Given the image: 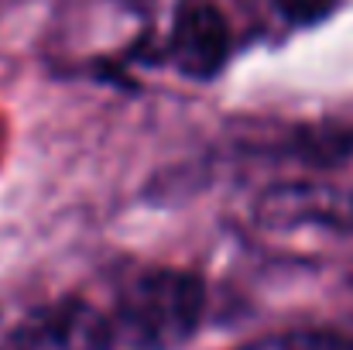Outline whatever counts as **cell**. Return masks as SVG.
Instances as JSON below:
<instances>
[{
	"instance_id": "cell-1",
	"label": "cell",
	"mask_w": 353,
	"mask_h": 350,
	"mask_svg": "<svg viewBox=\"0 0 353 350\" xmlns=\"http://www.w3.org/2000/svg\"><path fill=\"white\" fill-rule=\"evenodd\" d=\"M206 285L182 268H137L117 289V327L144 350H172L196 337Z\"/></svg>"
},
{
	"instance_id": "cell-2",
	"label": "cell",
	"mask_w": 353,
	"mask_h": 350,
	"mask_svg": "<svg viewBox=\"0 0 353 350\" xmlns=\"http://www.w3.org/2000/svg\"><path fill=\"white\" fill-rule=\"evenodd\" d=\"M234 52V31L227 14L210 0H185L172 21L168 62L189 79H213L223 72Z\"/></svg>"
},
{
	"instance_id": "cell-3",
	"label": "cell",
	"mask_w": 353,
	"mask_h": 350,
	"mask_svg": "<svg viewBox=\"0 0 353 350\" xmlns=\"http://www.w3.org/2000/svg\"><path fill=\"white\" fill-rule=\"evenodd\" d=\"M257 224L268 231L319 227L353 237V189L288 182L274 186L257 200Z\"/></svg>"
},
{
	"instance_id": "cell-4",
	"label": "cell",
	"mask_w": 353,
	"mask_h": 350,
	"mask_svg": "<svg viewBox=\"0 0 353 350\" xmlns=\"http://www.w3.org/2000/svg\"><path fill=\"white\" fill-rule=\"evenodd\" d=\"M117 327L83 299H62L38 309L17 333V350H110Z\"/></svg>"
},
{
	"instance_id": "cell-5",
	"label": "cell",
	"mask_w": 353,
	"mask_h": 350,
	"mask_svg": "<svg viewBox=\"0 0 353 350\" xmlns=\"http://www.w3.org/2000/svg\"><path fill=\"white\" fill-rule=\"evenodd\" d=\"M292 151L312 165H336L347 155H353V130L350 127H333V124H319V127H305L299 134H292Z\"/></svg>"
},
{
	"instance_id": "cell-6",
	"label": "cell",
	"mask_w": 353,
	"mask_h": 350,
	"mask_svg": "<svg viewBox=\"0 0 353 350\" xmlns=\"http://www.w3.org/2000/svg\"><path fill=\"white\" fill-rule=\"evenodd\" d=\"M236 350H353V337L336 330H295L281 337H264Z\"/></svg>"
},
{
	"instance_id": "cell-7",
	"label": "cell",
	"mask_w": 353,
	"mask_h": 350,
	"mask_svg": "<svg viewBox=\"0 0 353 350\" xmlns=\"http://www.w3.org/2000/svg\"><path fill=\"white\" fill-rule=\"evenodd\" d=\"M274 7L281 10V17L295 28H309V24H319L323 17H330L340 0H274Z\"/></svg>"
}]
</instances>
